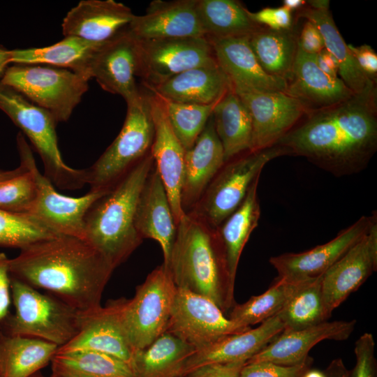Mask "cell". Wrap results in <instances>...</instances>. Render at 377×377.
<instances>
[{
    "instance_id": "7dc6e473",
    "label": "cell",
    "mask_w": 377,
    "mask_h": 377,
    "mask_svg": "<svg viewBox=\"0 0 377 377\" xmlns=\"http://www.w3.org/2000/svg\"><path fill=\"white\" fill-rule=\"evenodd\" d=\"M354 59L360 70L369 80L376 82L377 80V54L369 45L354 46L348 44Z\"/></svg>"
},
{
    "instance_id": "6da1fadb",
    "label": "cell",
    "mask_w": 377,
    "mask_h": 377,
    "mask_svg": "<svg viewBox=\"0 0 377 377\" xmlns=\"http://www.w3.org/2000/svg\"><path fill=\"white\" fill-rule=\"evenodd\" d=\"M276 145L336 177L363 170L377 150L376 82L342 102L308 112Z\"/></svg>"
},
{
    "instance_id": "8992f818",
    "label": "cell",
    "mask_w": 377,
    "mask_h": 377,
    "mask_svg": "<svg viewBox=\"0 0 377 377\" xmlns=\"http://www.w3.org/2000/svg\"><path fill=\"white\" fill-rule=\"evenodd\" d=\"M0 110L30 141L44 165V175L61 190H77L87 184L86 169H75L64 161L58 146L57 122L46 110L11 87L0 83Z\"/></svg>"
},
{
    "instance_id": "6f0895ef",
    "label": "cell",
    "mask_w": 377,
    "mask_h": 377,
    "mask_svg": "<svg viewBox=\"0 0 377 377\" xmlns=\"http://www.w3.org/2000/svg\"><path fill=\"white\" fill-rule=\"evenodd\" d=\"M301 377H327L324 371L316 369H308Z\"/></svg>"
},
{
    "instance_id": "1f68e13d",
    "label": "cell",
    "mask_w": 377,
    "mask_h": 377,
    "mask_svg": "<svg viewBox=\"0 0 377 377\" xmlns=\"http://www.w3.org/2000/svg\"><path fill=\"white\" fill-rule=\"evenodd\" d=\"M260 177L251 184L243 202L216 229L225 252L230 278L235 281L242 252L258 226L260 207L258 196Z\"/></svg>"
},
{
    "instance_id": "d6a6232c",
    "label": "cell",
    "mask_w": 377,
    "mask_h": 377,
    "mask_svg": "<svg viewBox=\"0 0 377 377\" xmlns=\"http://www.w3.org/2000/svg\"><path fill=\"white\" fill-rule=\"evenodd\" d=\"M57 348L40 339L0 332V377H29L51 362Z\"/></svg>"
},
{
    "instance_id": "30bf717a",
    "label": "cell",
    "mask_w": 377,
    "mask_h": 377,
    "mask_svg": "<svg viewBox=\"0 0 377 377\" xmlns=\"http://www.w3.org/2000/svg\"><path fill=\"white\" fill-rule=\"evenodd\" d=\"M286 155L280 146L248 151L226 162L188 212L217 228L243 202L253 181L270 161Z\"/></svg>"
},
{
    "instance_id": "c3c4849f",
    "label": "cell",
    "mask_w": 377,
    "mask_h": 377,
    "mask_svg": "<svg viewBox=\"0 0 377 377\" xmlns=\"http://www.w3.org/2000/svg\"><path fill=\"white\" fill-rule=\"evenodd\" d=\"M9 260L4 253H0V323L10 313L11 293Z\"/></svg>"
},
{
    "instance_id": "7c38bea8",
    "label": "cell",
    "mask_w": 377,
    "mask_h": 377,
    "mask_svg": "<svg viewBox=\"0 0 377 377\" xmlns=\"http://www.w3.org/2000/svg\"><path fill=\"white\" fill-rule=\"evenodd\" d=\"M134 39L136 77L142 80L145 88L216 61L212 45L205 37Z\"/></svg>"
},
{
    "instance_id": "9f6ffc18",
    "label": "cell",
    "mask_w": 377,
    "mask_h": 377,
    "mask_svg": "<svg viewBox=\"0 0 377 377\" xmlns=\"http://www.w3.org/2000/svg\"><path fill=\"white\" fill-rule=\"evenodd\" d=\"M309 7L313 9H330V1L328 0H310L306 1Z\"/></svg>"
},
{
    "instance_id": "8d00e7d4",
    "label": "cell",
    "mask_w": 377,
    "mask_h": 377,
    "mask_svg": "<svg viewBox=\"0 0 377 377\" xmlns=\"http://www.w3.org/2000/svg\"><path fill=\"white\" fill-rule=\"evenodd\" d=\"M51 363L52 374L59 377H135L127 362L95 351L54 354Z\"/></svg>"
},
{
    "instance_id": "816d5d0a",
    "label": "cell",
    "mask_w": 377,
    "mask_h": 377,
    "mask_svg": "<svg viewBox=\"0 0 377 377\" xmlns=\"http://www.w3.org/2000/svg\"><path fill=\"white\" fill-rule=\"evenodd\" d=\"M327 377H350V371L341 358L333 360L324 371Z\"/></svg>"
},
{
    "instance_id": "bcb514c9",
    "label": "cell",
    "mask_w": 377,
    "mask_h": 377,
    "mask_svg": "<svg viewBox=\"0 0 377 377\" xmlns=\"http://www.w3.org/2000/svg\"><path fill=\"white\" fill-rule=\"evenodd\" d=\"M245 362L211 363L196 367L183 377H239Z\"/></svg>"
},
{
    "instance_id": "ba28073f",
    "label": "cell",
    "mask_w": 377,
    "mask_h": 377,
    "mask_svg": "<svg viewBox=\"0 0 377 377\" xmlns=\"http://www.w3.org/2000/svg\"><path fill=\"white\" fill-rule=\"evenodd\" d=\"M176 290L170 273L163 263L137 286L133 298L112 301L133 353L165 332Z\"/></svg>"
},
{
    "instance_id": "7bdbcfd3",
    "label": "cell",
    "mask_w": 377,
    "mask_h": 377,
    "mask_svg": "<svg viewBox=\"0 0 377 377\" xmlns=\"http://www.w3.org/2000/svg\"><path fill=\"white\" fill-rule=\"evenodd\" d=\"M313 360L308 357L295 365H280L269 362L246 363L239 377H301L311 368Z\"/></svg>"
},
{
    "instance_id": "680465c9",
    "label": "cell",
    "mask_w": 377,
    "mask_h": 377,
    "mask_svg": "<svg viewBox=\"0 0 377 377\" xmlns=\"http://www.w3.org/2000/svg\"><path fill=\"white\" fill-rule=\"evenodd\" d=\"M29 377H45V376H43L39 371H38V372L34 374L33 375H31Z\"/></svg>"
},
{
    "instance_id": "60d3db41",
    "label": "cell",
    "mask_w": 377,
    "mask_h": 377,
    "mask_svg": "<svg viewBox=\"0 0 377 377\" xmlns=\"http://www.w3.org/2000/svg\"><path fill=\"white\" fill-rule=\"evenodd\" d=\"M159 98L176 136L185 150L191 149L205 128L218 101L210 105H197Z\"/></svg>"
},
{
    "instance_id": "d590c367",
    "label": "cell",
    "mask_w": 377,
    "mask_h": 377,
    "mask_svg": "<svg viewBox=\"0 0 377 377\" xmlns=\"http://www.w3.org/2000/svg\"><path fill=\"white\" fill-rule=\"evenodd\" d=\"M246 9L235 0H196V11L207 39L249 36L262 26L251 20Z\"/></svg>"
},
{
    "instance_id": "8fae6325",
    "label": "cell",
    "mask_w": 377,
    "mask_h": 377,
    "mask_svg": "<svg viewBox=\"0 0 377 377\" xmlns=\"http://www.w3.org/2000/svg\"><path fill=\"white\" fill-rule=\"evenodd\" d=\"M20 161L31 170L37 184V196L28 214L59 235L84 239V217L90 207L108 190L89 191L74 198L59 193L38 170L32 150L20 132L16 137Z\"/></svg>"
},
{
    "instance_id": "f1b7e54d",
    "label": "cell",
    "mask_w": 377,
    "mask_h": 377,
    "mask_svg": "<svg viewBox=\"0 0 377 377\" xmlns=\"http://www.w3.org/2000/svg\"><path fill=\"white\" fill-rule=\"evenodd\" d=\"M102 44L67 36L46 47L11 50L10 64L46 65L66 68L90 80V64Z\"/></svg>"
},
{
    "instance_id": "681fc988",
    "label": "cell",
    "mask_w": 377,
    "mask_h": 377,
    "mask_svg": "<svg viewBox=\"0 0 377 377\" xmlns=\"http://www.w3.org/2000/svg\"><path fill=\"white\" fill-rule=\"evenodd\" d=\"M298 45L304 52L314 54L325 48L323 37L317 27L306 20L298 34Z\"/></svg>"
},
{
    "instance_id": "ffe728a7",
    "label": "cell",
    "mask_w": 377,
    "mask_h": 377,
    "mask_svg": "<svg viewBox=\"0 0 377 377\" xmlns=\"http://www.w3.org/2000/svg\"><path fill=\"white\" fill-rule=\"evenodd\" d=\"M135 14L131 9L113 0H82L72 8L61 24L64 37H77L101 44L124 31Z\"/></svg>"
},
{
    "instance_id": "ac0fdd59",
    "label": "cell",
    "mask_w": 377,
    "mask_h": 377,
    "mask_svg": "<svg viewBox=\"0 0 377 377\" xmlns=\"http://www.w3.org/2000/svg\"><path fill=\"white\" fill-rule=\"evenodd\" d=\"M89 76L103 90L121 96L126 103L138 95L135 43L128 28L98 47L90 64Z\"/></svg>"
},
{
    "instance_id": "11a10c76",
    "label": "cell",
    "mask_w": 377,
    "mask_h": 377,
    "mask_svg": "<svg viewBox=\"0 0 377 377\" xmlns=\"http://www.w3.org/2000/svg\"><path fill=\"white\" fill-rule=\"evenodd\" d=\"M24 169V166L21 163L17 168L13 170L0 169V182L22 172Z\"/></svg>"
},
{
    "instance_id": "44dd1931",
    "label": "cell",
    "mask_w": 377,
    "mask_h": 377,
    "mask_svg": "<svg viewBox=\"0 0 377 377\" xmlns=\"http://www.w3.org/2000/svg\"><path fill=\"white\" fill-rule=\"evenodd\" d=\"M128 29L138 39L205 37L196 0H154L145 14L135 15Z\"/></svg>"
},
{
    "instance_id": "603a6c76",
    "label": "cell",
    "mask_w": 377,
    "mask_h": 377,
    "mask_svg": "<svg viewBox=\"0 0 377 377\" xmlns=\"http://www.w3.org/2000/svg\"><path fill=\"white\" fill-rule=\"evenodd\" d=\"M356 320L325 321L308 327L283 330L246 363L269 362L295 365L304 362L309 350L323 340L344 341L355 329Z\"/></svg>"
},
{
    "instance_id": "5b68a950",
    "label": "cell",
    "mask_w": 377,
    "mask_h": 377,
    "mask_svg": "<svg viewBox=\"0 0 377 377\" xmlns=\"http://www.w3.org/2000/svg\"><path fill=\"white\" fill-rule=\"evenodd\" d=\"M10 293L15 312L0 323L1 333L37 338L59 347L80 332L85 312L11 277Z\"/></svg>"
},
{
    "instance_id": "d6986e66",
    "label": "cell",
    "mask_w": 377,
    "mask_h": 377,
    "mask_svg": "<svg viewBox=\"0 0 377 377\" xmlns=\"http://www.w3.org/2000/svg\"><path fill=\"white\" fill-rule=\"evenodd\" d=\"M216 63L235 91H286L285 80L267 74L259 64L249 36L208 39Z\"/></svg>"
},
{
    "instance_id": "f5cc1de1",
    "label": "cell",
    "mask_w": 377,
    "mask_h": 377,
    "mask_svg": "<svg viewBox=\"0 0 377 377\" xmlns=\"http://www.w3.org/2000/svg\"><path fill=\"white\" fill-rule=\"evenodd\" d=\"M10 64V50L0 46V81Z\"/></svg>"
},
{
    "instance_id": "7402d4cb",
    "label": "cell",
    "mask_w": 377,
    "mask_h": 377,
    "mask_svg": "<svg viewBox=\"0 0 377 377\" xmlns=\"http://www.w3.org/2000/svg\"><path fill=\"white\" fill-rule=\"evenodd\" d=\"M286 93L297 100L306 112L334 105L353 93L339 77H332L318 66L316 54L304 52L298 45Z\"/></svg>"
},
{
    "instance_id": "f6af8a7d",
    "label": "cell",
    "mask_w": 377,
    "mask_h": 377,
    "mask_svg": "<svg viewBox=\"0 0 377 377\" xmlns=\"http://www.w3.org/2000/svg\"><path fill=\"white\" fill-rule=\"evenodd\" d=\"M248 14L255 23L270 29L284 30L293 27L292 13L283 6L266 7L255 13L248 10Z\"/></svg>"
},
{
    "instance_id": "74e56055",
    "label": "cell",
    "mask_w": 377,
    "mask_h": 377,
    "mask_svg": "<svg viewBox=\"0 0 377 377\" xmlns=\"http://www.w3.org/2000/svg\"><path fill=\"white\" fill-rule=\"evenodd\" d=\"M322 275L302 280L277 313L284 325V330L308 327L329 318L322 296Z\"/></svg>"
},
{
    "instance_id": "3957f363",
    "label": "cell",
    "mask_w": 377,
    "mask_h": 377,
    "mask_svg": "<svg viewBox=\"0 0 377 377\" xmlns=\"http://www.w3.org/2000/svg\"><path fill=\"white\" fill-rule=\"evenodd\" d=\"M165 266L177 288L210 299L223 313L235 304V283L229 276L218 232L193 213H186L177 225Z\"/></svg>"
},
{
    "instance_id": "91938a15",
    "label": "cell",
    "mask_w": 377,
    "mask_h": 377,
    "mask_svg": "<svg viewBox=\"0 0 377 377\" xmlns=\"http://www.w3.org/2000/svg\"><path fill=\"white\" fill-rule=\"evenodd\" d=\"M50 377H59V376H54V375H52V374Z\"/></svg>"
},
{
    "instance_id": "836d02e7",
    "label": "cell",
    "mask_w": 377,
    "mask_h": 377,
    "mask_svg": "<svg viewBox=\"0 0 377 377\" xmlns=\"http://www.w3.org/2000/svg\"><path fill=\"white\" fill-rule=\"evenodd\" d=\"M259 64L269 75L290 79L298 48V33L293 28L273 30L261 27L249 36Z\"/></svg>"
},
{
    "instance_id": "7a4b0ae2",
    "label": "cell",
    "mask_w": 377,
    "mask_h": 377,
    "mask_svg": "<svg viewBox=\"0 0 377 377\" xmlns=\"http://www.w3.org/2000/svg\"><path fill=\"white\" fill-rule=\"evenodd\" d=\"M10 277L41 288L83 312L101 306L114 268L83 239L59 235L34 243L9 260Z\"/></svg>"
},
{
    "instance_id": "cb8c5ba5",
    "label": "cell",
    "mask_w": 377,
    "mask_h": 377,
    "mask_svg": "<svg viewBox=\"0 0 377 377\" xmlns=\"http://www.w3.org/2000/svg\"><path fill=\"white\" fill-rule=\"evenodd\" d=\"M142 239L156 240L161 247L163 264L167 265L175 239L177 225L168 193L155 165L140 192L134 220Z\"/></svg>"
},
{
    "instance_id": "52a82bcc",
    "label": "cell",
    "mask_w": 377,
    "mask_h": 377,
    "mask_svg": "<svg viewBox=\"0 0 377 377\" xmlns=\"http://www.w3.org/2000/svg\"><path fill=\"white\" fill-rule=\"evenodd\" d=\"M126 105L120 132L96 162L86 169L89 191L110 189L150 152L154 123L148 91L140 87L138 95L127 101Z\"/></svg>"
},
{
    "instance_id": "4dcf8cb0",
    "label": "cell",
    "mask_w": 377,
    "mask_h": 377,
    "mask_svg": "<svg viewBox=\"0 0 377 377\" xmlns=\"http://www.w3.org/2000/svg\"><path fill=\"white\" fill-rule=\"evenodd\" d=\"M212 116L216 133L223 149L225 162L251 151V117L232 87L218 101Z\"/></svg>"
},
{
    "instance_id": "e575fe53",
    "label": "cell",
    "mask_w": 377,
    "mask_h": 377,
    "mask_svg": "<svg viewBox=\"0 0 377 377\" xmlns=\"http://www.w3.org/2000/svg\"><path fill=\"white\" fill-rule=\"evenodd\" d=\"M297 15V18H304L317 27L323 37L325 48L337 61L339 74L346 86L355 94L362 91L372 80L366 77L357 64L348 44L339 33L330 9L303 7Z\"/></svg>"
},
{
    "instance_id": "f546056e",
    "label": "cell",
    "mask_w": 377,
    "mask_h": 377,
    "mask_svg": "<svg viewBox=\"0 0 377 377\" xmlns=\"http://www.w3.org/2000/svg\"><path fill=\"white\" fill-rule=\"evenodd\" d=\"M195 352L193 346L165 332L133 353L132 368L135 377L184 376L186 362Z\"/></svg>"
},
{
    "instance_id": "9a60e30c",
    "label": "cell",
    "mask_w": 377,
    "mask_h": 377,
    "mask_svg": "<svg viewBox=\"0 0 377 377\" xmlns=\"http://www.w3.org/2000/svg\"><path fill=\"white\" fill-rule=\"evenodd\" d=\"M377 269V221L363 237L323 275L321 290L330 318Z\"/></svg>"
},
{
    "instance_id": "4fadbf2b",
    "label": "cell",
    "mask_w": 377,
    "mask_h": 377,
    "mask_svg": "<svg viewBox=\"0 0 377 377\" xmlns=\"http://www.w3.org/2000/svg\"><path fill=\"white\" fill-rule=\"evenodd\" d=\"M223 313L210 299L177 288L165 332L191 345L196 351L223 337L251 328L238 325Z\"/></svg>"
},
{
    "instance_id": "5bb4252c",
    "label": "cell",
    "mask_w": 377,
    "mask_h": 377,
    "mask_svg": "<svg viewBox=\"0 0 377 377\" xmlns=\"http://www.w3.org/2000/svg\"><path fill=\"white\" fill-rule=\"evenodd\" d=\"M234 91L251 117V151L275 145L307 113L297 100L283 91Z\"/></svg>"
},
{
    "instance_id": "4316f807",
    "label": "cell",
    "mask_w": 377,
    "mask_h": 377,
    "mask_svg": "<svg viewBox=\"0 0 377 377\" xmlns=\"http://www.w3.org/2000/svg\"><path fill=\"white\" fill-rule=\"evenodd\" d=\"M284 330L278 314L254 328L227 335L211 345L196 350L187 360L184 374L202 365L211 363L246 362Z\"/></svg>"
},
{
    "instance_id": "83f0119b",
    "label": "cell",
    "mask_w": 377,
    "mask_h": 377,
    "mask_svg": "<svg viewBox=\"0 0 377 377\" xmlns=\"http://www.w3.org/2000/svg\"><path fill=\"white\" fill-rule=\"evenodd\" d=\"M230 87L228 77L216 61L185 71L145 89L170 101L210 105L216 103Z\"/></svg>"
},
{
    "instance_id": "b9f144b4",
    "label": "cell",
    "mask_w": 377,
    "mask_h": 377,
    "mask_svg": "<svg viewBox=\"0 0 377 377\" xmlns=\"http://www.w3.org/2000/svg\"><path fill=\"white\" fill-rule=\"evenodd\" d=\"M0 182V209L29 213L37 196V184L29 168Z\"/></svg>"
},
{
    "instance_id": "d4e9b609",
    "label": "cell",
    "mask_w": 377,
    "mask_h": 377,
    "mask_svg": "<svg viewBox=\"0 0 377 377\" xmlns=\"http://www.w3.org/2000/svg\"><path fill=\"white\" fill-rule=\"evenodd\" d=\"M95 351L112 355L132 367L133 352L125 337L112 301L85 312L80 332L55 354Z\"/></svg>"
},
{
    "instance_id": "9c48e42d",
    "label": "cell",
    "mask_w": 377,
    "mask_h": 377,
    "mask_svg": "<svg viewBox=\"0 0 377 377\" xmlns=\"http://www.w3.org/2000/svg\"><path fill=\"white\" fill-rule=\"evenodd\" d=\"M89 80L66 68L13 64L8 67L0 83L48 112L58 124L69 119L87 91Z\"/></svg>"
},
{
    "instance_id": "f35d334b",
    "label": "cell",
    "mask_w": 377,
    "mask_h": 377,
    "mask_svg": "<svg viewBox=\"0 0 377 377\" xmlns=\"http://www.w3.org/2000/svg\"><path fill=\"white\" fill-rule=\"evenodd\" d=\"M301 281L278 277L263 293L251 297L243 304H235L229 318L245 327L263 323L284 307Z\"/></svg>"
},
{
    "instance_id": "ab89813d",
    "label": "cell",
    "mask_w": 377,
    "mask_h": 377,
    "mask_svg": "<svg viewBox=\"0 0 377 377\" xmlns=\"http://www.w3.org/2000/svg\"><path fill=\"white\" fill-rule=\"evenodd\" d=\"M59 235L27 213L0 209V246L20 250L40 241Z\"/></svg>"
},
{
    "instance_id": "ee69618b",
    "label": "cell",
    "mask_w": 377,
    "mask_h": 377,
    "mask_svg": "<svg viewBox=\"0 0 377 377\" xmlns=\"http://www.w3.org/2000/svg\"><path fill=\"white\" fill-rule=\"evenodd\" d=\"M355 365L350 377H377L375 341L371 333L361 335L355 344Z\"/></svg>"
},
{
    "instance_id": "db71d44e",
    "label": "cell",
    "mask_w": 377,
    "mask_h": 377,
    "mask_svg": "<svg viewBox=\"0 0 377 377\" xmlns=\"http://www.w3.org/2000/svg\"><path fill=\"white\" fill-rule=\"evenodd\" d=\"M306 4V1L304 0H283V6L291 13L296 10H300Z\"/></svg>"
},
{
    "instance_id": "484cf974",
    "label": "cell",
    "mask_w": 377,
    "mask_h": 377,
    "mask_svg": "<svg viewBox=\"0 0 377 377\" xmlns=\"http://www.w3.org/2000/svg\"><path fill=\"white\" fill-rule=\"evenodd\" d=\"M225 163L223 149L212 114L193 146L185 152L181 191V204L185 213L197 204Z\"/></svg>"
},
{
    "instance_id": "94428289",
    "label": "cell",
    "mask_w": 377,
    "mask_h": 377,
    "mask_svg": "<svg viewBox=\"0 0 377 377\" xmlns=\"http://www.w3.org/2000/svg\"><path fill=\"white\" fill-rule=\"evenodd\" d=\"M181 377H183V376H181Z\"/></svg>"
},
{
    "instance_id": "e0dca14e",
    "label": "cell",
    "mask_w": 377,
    "mask_h": 377,
    "mask_svg": "<svg viewBox=\"0 0 377 377\" xmlns=\"http://www.w3.org/2000/svg\"><path fill=\"white\" fill-rule=\"evenodd\" d=\"M148 92L154 123L150 152L168 193L177 225L186 214L181 204L186 150L171 127L161 98L156 94Z\"/></svg>"
},
{
    "instance_id": "2e32d148",
    "label": "cell",
    "mask_w": 377,
    "mask_h": 377,
    "mask_svg": "<svg viewBox=\"0 0 377 377\" xmlns=\"http://www.w3.org/2000/svg\"><path fill=\"white\" fill-rule=\"evenodd\" d=\"M377 221L376 212L362 216L330 242L301 253H286L271 257L269 263L279 278L303 280L323 274L340 259Z\"/></svg>"
},
{
    "instance_id": "277c9868",
    "label": "cell",
    "mask_w": 377,
    "mask_h": 377,
    "mask_svg": "<svg viewBox=\"0 0 377 377\" xmlns=\"http://www.w3.org/2000/svg\"><path fill=\"white\" fill-rule=\"evenodd\" d=\"M154 166L149 152L98 198L84 217V239L115 269L140 245L134 220L138 200Z\"/></svg>"
},
{
    "instance_id": "f907efd6",
    "label": "cell",
    "mask_w": 377,
    "mask_h": 377,
    "mask_svg": "<svg viewBox=\"0 0 377 377\" xmlns=\"http://www.w3.org/2000/svg\"><path fill=\"white\" fill-rule=\"evenodd\" d=\"M316 61L318 67L325 73L332 77H338V62L325 48L316 54Z\"/></svg>"
}]
</instances>
